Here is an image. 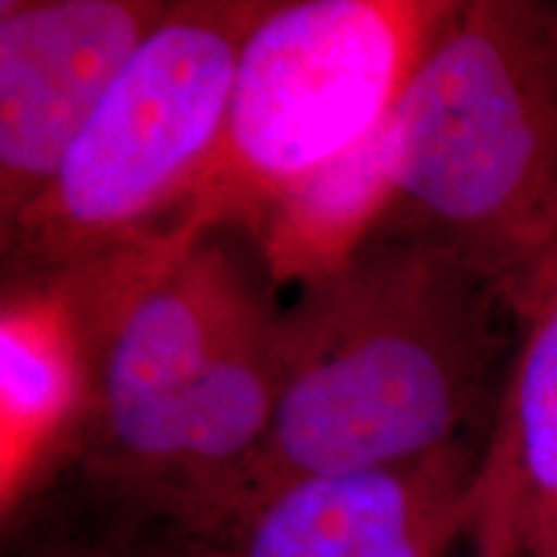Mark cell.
<instances>
[{"instance_id": "3957f363", "label": "cell", "mask_w": 557, "mask_h": 557, "mask_svg": "<svg viewBox=\"0 0 557 557\" xmlns=\"http://www.w3.org/2000/svg\"><path fill=\"white\" fill-rule=\"evenodd\" d=\"M271 0H178L145 37L39 197L0 227L3 284L39 282L186 225Z\"/></svg>"}, {"instance_id": "5b68a950", "label": "cell", "mask_w": 557, "mask_h": 557, "mask_svg": "<svg viewBox=\"0 0 557 557\" xmlns=\"http://www.w3.org/2000/svg\"><path fill=\"white\" fill-rule=\"evenodd\" d=\"M171 3H0V227L50 184L111 83Z\"/></svg>"}, {"instance_id": "277c9868", "label": "cell", "mask_w": 557, "mask_h": 557, "mask_svg": "<svg viewBox=\"0 0 557 557\" xmlns=\"http://www.w3.org/2000/svg\"><path fill=\"white\" fill-rule=\"evenodd\" d=\"M447 9L449 0H271L243 47L191 220L250 233L282 194L380 135Z\"/></svg>"}, {"instance_id": "ba28073f", "label": "cell", "mask_w": 557, "mask_h": 557, "mask_svg": "<svg viewBox=\"0 0 557 557\" xmlns=\"http://www.w3.org/2000/svg\"><path fill=\"white\" fill-rule=\"evenodd\" d=\"M83 398V359L47 284H3L0 302V513L3 524L52 483Z\"/></svg>"}, {"instance_id": "9c48e42d", "label": "cell", "mask_w": 557, "mask_h": 557, "mask_svg": "<svg viewBox=\"0 0 557 557\" xmlns=\"http://www.w3.org/2000/svg\"><path fill=\"white\" fill-rule=\"evenodd\" d=\"M13 557H233V553L222 542L194 537L178 529L99 519L96 529L41 534Z\"/></svg>"}, {"instance_id": "52a82bcc", "label": "cell", "mask_w": 557, "mask_h": 557, "mask_svg": "<svg viewBox=\"0 0 557 557\" xmlns=\"http://www.w3.org/2000/svg\"><path fill=\"white\" fill-rule=\"evenodd\" d=\"M517 348L480 455L478 557H557V248L513 289Z\"/></svg>"}, {"instance_id": "7a4b0ae2", "label": "cell", "mask_w": 557, "mask_h": 557, "mask_svg": "<svg viewBox=\"0 0 557 557\" xmlns=\"http://www.w3.org/2000/svg\"><path fill=\"white\" fill-rule=\"evenodd\" d=\"M508 292L557 248V3L449 0L393 116L377 227Z\"/></svg>"}, {"instance_id": "6da1fadb", "label": "cell", "mask_w": 557, "mask_h": 557, "mask_svg": "<svg viewBox=\"0 0 557 557\" xmlns=\"http://www.w3.org/2000/svg\"><path fill=\"white\" fill-rule=\"evenodd\" d=\"M517 331L496 276L429 240L372 230L278 310L274 416L235 527L295 480L487 436Z\"/></svg>"}, {"instance_id": "8992f818", "label": "cell", "mask_w": 557, "mask_h": 557, "mask_svg": "<svg viewBox=\"0 0 557 557\" xmlns=\"http://www.w3.org/2000/svg\"><path fill=\"white\" fill-rule=\"evenodd\" d=\"M483 444L295 480L261 498L225 545L233 557H444L470 532Z\"/></svg>"}]
</instances>
